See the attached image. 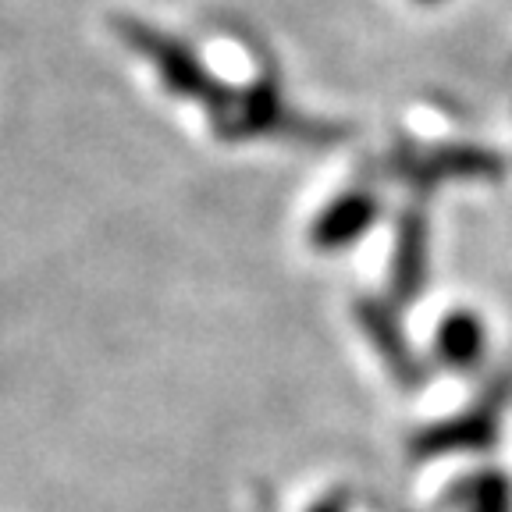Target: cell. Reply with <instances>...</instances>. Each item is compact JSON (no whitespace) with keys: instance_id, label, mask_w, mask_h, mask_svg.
<instances>
[{"instance_id":"1","label":"cell","mask_w":512,"mask_h":512,"mask_svg":"<svg viewBox=\"0 0 512 512\" xmlns=\"http://www.w3.org/2000/svg\"><path fill=\"white\" fill-rule=\"evenodd\" d=\"M118 36L125 40L128 50H136L143 61H150V68L157 72L160 86L168 89L171 96H182V100H196L210 111V121H221L224 114L232 111L235 93L224 86L221 79L210 75V68L192 54L182 40L160 32L157 25L139 22V18H118L114 22Z\"/></svg>"},{"instance_id":"2","label":"cell","mask_w":512,"mask_h":512,"mask_svg":"<svg viewBox=\"0 0 512 512\" xmlns=\"http://www.w3.org/2000/svg\"><path fill=\"white\" fill-rule=\"evenodd\" d=\"M381 217V203L370 192H345L335 203L320 210L310 224V242L317 249H342L352 246L360 235L370 232V224Z\"/></svg>"},{"instance_id":"3","label":"cell","mask_w":512,"mask_h":512,"mask_svg":"<svg viewBox=\"0 0 512 512\" xmlns=\"http://www.w3.org/2000/svg\"><path fill=\"white\" fill-rule=\"evenodd\" d=\"M434 352L452 370L477 367L480 356L488 352V328H484V320L470 310H452L441 320L438 338H434Z\"/></svg>"},{"instance_id":"4","label":"cell","mask_w":512,"mask_h":512,"mask_svg":"<svg viewBox=\"0 0 512 512\" xmlns=\"http://www.w3.org/2000/svg\"><path fill=\"white\" fill-rule=\"evenodd\" d=\"M498 438V420L484 409H473V413L459 416V420H445L431 434L420 438V452H431V456H445V452H480V448H491Z\"/></svg>"},{"instance_id":"5","label":"cell","mask_w":512,"mask_h":512,"mask_svg":"<svg viewBox=\"0 0 512 512\" xmlns=\"http://www.w3.org/2000/svg\"><path fill=\"white\" fill-rule=\"evenodd\" d=\"M360 320L367 324L370 338H374L377 345H381L384 360H388V367H392L395 377H402L406 384L420 381V367H416L413 352H409L406 338H402L399 324H395V317L388 310H381V306H360Z\"/></svg>"},{"instance_id":"6","label":"cell","mask_w":512,"mask_h":512,"mask_svg":"<svg viewBox=\"0 0 512 512\" xmlns=\"http://www.w3.org/2000/svg\"><path fill=\"white\" fill-rule=\"evenodd\" d=\"M427 267V232L416 217H406V228L399 235V249H395V288L399 296H416L420 278Z\"/></svg>"},{"instance_id":"7","label":"cell","mask_w":512,"mask_h":512,"mask_svg":"<svg viewBox=\"0 0 512 512\" xmlns=\"http://www.w3.org/2000/svg\"><path fill=\"white\" fill-rule=\"evenodd\" d=\"M466 512H512V484L502 470H484L466 480Z\"/></svg>"},{"instance_id":"8","label":"cell","mask_w":512,"mask_h":512,"mask_svg":"<svg viewBox=\"0 0 512 512\" xmlns=\"http://www.w3.org/2000/svg\"><path fill=\"white\" fill-rule=\"evenodd\" d=\"M313 512H345V505H342V502H335V498H331V502H320Z\"/></svg>"},{"instance_id":"9","label":"cell","mask_w":512,"mask_h":512,"mask_svg":"<svg viewBox=\"0 0 512 512\" xmlns=\"http://www.w3.org/2000/svg\"><path fill=\"white\" fill-rule=\"evenodd\" d=\"M424 4H438V0H424Z\"/></svg>"}]
</instances>
